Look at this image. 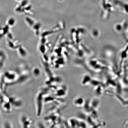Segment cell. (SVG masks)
<instances>
[{
	"label": "cell",
	"instance_id": "1",
	"mask_svg": "<svg viewBox=\"0 0 128 128\" xmlns=\"http://www.w3.org/2000/svg\"><path fill=\"white\" fill-rule=\"evenodd\" d=\"M20 122L22 128H30L31 127L33 124L34 121L30 117L26 115H23L21 116L20 118Z\"/></svg>",
	"mask_w": 128,
	"mask_h": 128
},
{
	"label": "cell",
	"instance_id": "2",
	"mask_svg": "<svg viewBox=\"0 0 128 128\" xmlns=\"http://www.w3.org/2000/svg\"><path fill=\"white\" fill-rule=\"evenodd\" d=\"M10 102L13 108L19 109L22 106L23 102L21 99L17 97L10 96Z\"/></svg>",
	"mask_w": 128,
	"mask_h": 128
},
{
	"label": "cell",
	"instance_id": "3",
	"mask_svg": "<svg viewBox=\"0 0 128 128\" xmlns=\"http://www.w3.org/2000/svg\"><path fill=\"white\" fill-rule=\"evenodd\" d=\"M1 108L3 111L7 113H9L12 111L13 108L10 102L0 101Z\"/></svg>",
	"mask_w": 128,
	"mask_h": 128
},
{
	"label": "cell",
	"instance_id": "4",
	"mask_svg": "<svg viewBox=\"0 0 128 128\" xmlns=\"http://www.w3.org/2000/svg\"><path fill=\"white\" fill-rule=\"evenodd\" d=\"M18 52L20 55L22 57H25L26 55V51L22 47L19 48Z\"/></svg>",
	"mask_w": 128,
	"mask_h": 128
},
{
	"label": "cell",
	"instance_id": "5",
	"mask_svg": "<svg viewBox=\"0 0 128 128\" xmlns=\"http://www.w3.org/2000/svg\"><path fill=\"white\" fill-rule=\"evenodd\" d=\"M16 23V20L14 18H10L8 21V25L10 26H13L15 25Z\"/></svg>",
	"mask_w": 128,
	"mask_h": 128
},
{
	"label": "cell",
	"instance_id": "6",
	"mask_svg": "<svg viewBox=\"0 0 128 128\" xmlns=\"http://www.w3.org/2000/svg\"><path fill=\"white\" fill-rule=\"evenodd\" d=\"M32 74L35 77H38L40 74L39 70L37 68H34L32 71Z\"/></svg>",
	"mask_w": 128,
	"mask_h": 128
},
{
	"label": "cell",
	"instance_id": "7",
	"mask_svg": "<svg viewBox=\"0 0 128 128\" xmlns=\"http://www.w3.org/2000/svg\"><path fill=\"white\" fill-rule=\"evenodd\" d=\"M12 125L10 123L7 122H5L3 125L4 128H12L13 127L12 126Z\"/></svg>",
	"mask_w": 128,
	"mask_h": 128
},
{
	"label": "cell",
	"instance_id": "8",
	"mask_svg": "<svg viewBox=\"0 0 128 128\" xmlns=\"http://www.w3.org/2000/svg\"><path fill=\"white\" fill-rule=\"evenodd\" d=\"M1 116V114H0V117Z\"/></svg>",
	"mask_w": 128,
	"mask_h": 128
}]
</instances>
